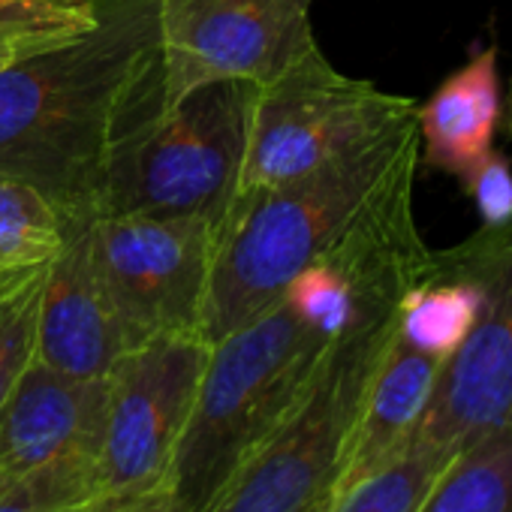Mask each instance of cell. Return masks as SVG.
Instances as JSON below:
<instances>
[{"mask_svg": "<svg viewBox=\"0 0 512 512\" xmlns=\"http://www.w3.org/2000/svg\"><path fill=\"white\" fill-rule=\"evenodd\" d=\"M94 238L127 347L157 335L199 332L217 223L196 217L97 214Z\"/></svg>", "mask_w": 512, "mask_h": 512, "instance_id": "9c48e42d", "label": "cell"}, {"mask_svg": "<svg viewBox=\"0 0 512 512\" xmlns=\"http://www.w3.org/2000/svg\"><path fill=\"white\" fill-rule=\"evenodd\" d=\"M416 512H512V428L458 446Z\"/></svg>", "mask_w": 512, "mask_h": 512, "instance_id": "9a60e30c", "label": "cell"}, {"mask_svg": "<svg viewBox=\"0 0 512 512\" xmlns=\"http://www.w3.org/2000/svg\"><path fill=\"white\" fill-rule=\"evenodd\" d=\"M500 124L497 46L449 73L440 88L416 106L419 157L437 172L464 181L494 148Z\"/></svg>", "mask_w": 512, "mask_h": 512, "instance_id": "5bb4252c", "label": "cell"}, {"mask_svg": "<svg viewBox=\"0 0 512 512\" xmlns=\"http://www.w3.org/2000/svg\"><path fill=\"white\" fill-rule=\"evenodd\" d=\"M253 82H211L157 109L118 148L100 214L196 217L220 226L238 190Z\"/></svg>", "mask_w": 512, "mask_h": 512, "instance_id": "277c9868", "label": "cell"}, {"mask_svg": "<svg viewBox=\"0 0 512 512\" xmlns=\"http://www.w3.org/2000/svg\"><path fill=\"white\" fill-rule=\"evenodd\" d=\"M329 506H332V500H326V503H320V506H314V509H308V512H329Z\"/></svg>", "mask_w": 512, "mask_h": 512, "instance_id": "603a6c76", "label": "cell"}, {"mask_svg": "<svg viewBox=\"0 0 512 512\" xmlns=\"http://www.w3.org/2000/svg\"><path fill=\"white\" fill-rule=\"evenodd\" d=\"M410 109V97L344 76L314 46L278 79L256 85L235 196L299 178Z\"/></svg>", "mask_w": 512, "mask_h": 512, "instance_id": "8992f818", "label": "cell"}, {"mask_svg": "<svg viewBox=\"0 0 512 512\" xmlns=\"http://www.w3.org/2000/svg\"><path fill=\"white\" fill-rule=\"evenodd\" d=\"M314 0H157L163 106L199 85H266L317 46Z\"/></svg>", "mask_w": 512, "mask_h": 512, "instance_id": "30bf717a", "label": "cell"}, {"mask_svg": "<svg viewBox=\"0 0 512 512\" xmlns=\"http://www.w3.org/2000/svg\"><path fill=\"white\" fill-rule=\"evenodd\" d=\"M413 154L416 109L299 178L238 193L217 226L202 338L217 344L269 311Z\"/></svg>", "mask_w": 512, "mask_h": 512, "instance_id": "7a4b0ae2", "label": "cell"}, {"mask_svg": "<svg viewBox=\"0 0 512 512\" xmlns=\"http://www.w3.org/2000/svg\"><path fill=\"white\" fill-rule=\"evenodd\" d=\"M329 344L284 296L211 344L166 479L181 512L211 509L244 458L293 410Z\"/></svg>", "mask_w": 512, "mask_h": 512, "instance_id": "3957f363", "label": "cell"}, {"mask_svg": "<svg viewBox=\"0 0 512 512\" xmlns=\"http://www.w3.org/2000/svg\"><path fill=\"white\" fill-rule=\"evenodd\" d=\"M479 284V308L443 359L410 443L452 455L467 440L512 428V220L455 244Z\"/></svg>", "mask_w": 512, "mask_h": 512, "instance_id": "ba28073f", "label": "cell"}, {"mask_svg": "<svg viewBox=\"0 0 512 512\" xmlns=\"http://www.w3.org/2000/svg\"><path fill=\"white\" fill-rule=\"evenodd\" d=\"M97 467L64 464L10 476L0 488V512H82L94 494Z\"/></svg>", "mask_w": 512, "mask_h": 512, "instance_id": "ffe728a7", "label": "cell"}, {"mask_svg": "<svg viewBox=\"0 0 512 512\" xmlns=\"http://www.w3.org/2000/svg\"><path fill=\"white\" fill-rule=\"evenodd\" d=\"M64 229V217L37 190L0 178V269L49 263Z\"/></svg>", "mask_w": 512, "mask_h": 512, "instance_id": "d6986e66", "label": "cell"}, {"mask_svg": "<svg viewBox=\"0 0 512 512\" xmlns=\"http://www.w3.org/2000/svg\"><path fill=\"white\" fill-rule=\"evenodd\" d=\"M440 365L443 359L404 341L395 320V329L368 377L359 413L353 419L335 494L377 473L410 443Z\"/></svg>", "mask_w": 512, "mask_h": 512, "instance_id": "4fadbf2b", "label": "cell"}, {"mask_svg": "<svg viewBox=\"0 0 512 512\" xmlns=\"http://www.w3.org/2000/svg\"><path fill=\"white\" fill-rule=\"evenodd\" d=\"M7 479H10V476L4 473V467H0V488H4V485H7Z\"/></svg>", "mask_w": 512, "mask_h": 512, "instance_id": "d4e9b609", "label": "cell"}, {"mask_svg": "<svg viewBox=\"0 0 512 512\" xmlns=\"http://www.w3.org/2000/svg\"><path fill=\"white\" fill-rule=\"evenodd\" d=\"M103 0H0V73L88 37Z\"/></svg>", "mask_w": 512, "mask_h": 512, "instance_id": "2e32d148", "label": "cell"}, {"mask_svg": "<svg viewBox=\"0 0 512 512\" xmlns=\"http://www.w3.org/2000/svg\"><path fill=\"white\" fill-rule=\"evenodd\" d=\"M160 100L157 0H103L88 37L0 73V178L64 223L91 220L121 142Z\"/></svg>", "mask_w": 512, "mask_h": 512, "instance_id": "6da1fadb", "label": "cell"}, {"mask_svg": "<svg viewBox=\"0 0 512 512\" xmlns=\"http://www.w3.org/2000/svg\"><path fill=\"white\" fill-rule=\"evenodd\" d=\"M506 124H509V133H512V91H509V118H506Z\"/></svg>", "mask_w": 512, "mask_h": 512, "instance_id": "cb8c5ba5", "label": "cell"}, {"mask_svg": "<svg viewBox=\"0 0 512 512\" xmlns=\"http://www.w3.org/2000/svg\"><path fill=\"white\" fill-rule=\"evenodd\" d=\"M211 344L199 332L157 335L127 347L106 374V431L85 509L151 491L169 479Z\"/></svg>", "mask_w": 512, "mask_h": 512, "instance_id": "52a82bcc", "label": "cell"}, {"mask_svg": "<svg viewBox=\"0 0 512 512\" xmlns=\"http://www.w3.org/2000/svg\"><path fill=\"white\" fill-rule=\"evenodd\" d=\"M461 184L470 193L482 226H503L512 220V169L506 157L491 151Z\"/></svg>", "mask_w": 512, "mask_h": 512, "instance_id": "44dd1931", "label": "cell"}, {"mask_svg": "<svg viewBox=\"0 0 512 512\" xmlns=\"http://www.w3.org/2000/svg\"><path fill=\"white\" fill-rule=\"evenodd\" d=\"M82 512H181L172 491H169V482L151 488V491H142L136 497H127L121 503H112V506H100V509H82Z\"/></svg>", "mask_w": 512, "mask_h": 512, "instance_id": "7402d4cb", "label": "cell"}, {"mask_svg": "<svg viewBox=\"0 0 512 512\" xmlns=\"http://www.w3.org/2000/svg\"><path fill=\"white\" fill-rule=\"evenodd\" d=\"M398 308L344 332L311 383L226 482L208 512H308L335 497L344 446Z\"/></svg>", "mask_w": 512, "mask_h": 512, "instance_id": "5b68a950", "label": "cell"}, {"mask_svg": "<svg viewBox=\"0 0 512 512\" xmlns=\"http://www.w3.org/2000/svg\"><path fill=\"white\" fill-rule=\"evenodd\" d=\"M103 431L106 377H70L34 359L0 407V467L7 476L64 464L97 467Z\"/></svg>", "mask_w": 512, "mask_h": 512, "instance_id": "7c38bea8", "label": "cell"}, {"mask_svg": "<svg viewBox=\"0 0 512 512\" xmlns=\"http://www.w3.org/2000/svg\"><path fill=\"white\" fill-rule=\"evenodd\" d=\"M49 263L0 269V407L37 359L40 296Z\"/></svg>", "mask_w": 512, "mask_h": 512, "instance_id": "e0dca14e", "label": "cell"}, {"mask_svg": "<svg viewBox=\"0 0 512 512\" xmlns=\"http://www.w3.org/2000/svg\"><path fill=\"white\" fill-rule=\"evenodd\" d=\"M124 350L127 344L97 256L94 217L73 220L46 269L37 362L70 377L103 380Z\"/></svg>", "mask_w": 512, "mask_h": 512, "instance_id": "8fae6325", "label": "cell"}, {"mask_svg": "<svg viewBox=\"0 0 512 512\" xmlns=\"http://www.w3.org/2000/svg\"><path fill=\"white\" fill-rule=\"evenodd\" d=\"M449 455L407 443L389 464L332 497L329 512H416Z\"/></svg>", "mask_w": 512, "mask_h": 512, "instance_id": "ac0fdd59", "label": "cell"}]
</instances>
